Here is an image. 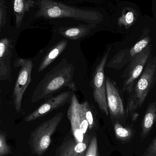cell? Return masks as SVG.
<instances>
[{"label":"cell","mask_w":156,"mask_h":156,"mask_svg":"<svg viewBox=\"0 0 156 156\" xmlns=\"http://www.w3.org/2000/svg\"><path fill=\"white\" fill-rule=\"evenodd\" d=\"M136 12L132 8H125L121 16L118 18V24L120 26H124L126 28H129L135 23L137 19Z\"/></svg>","instance_id":"cell-15"},{"label":"cell","mask_w":156,"mask_h":156,"mask_svg":"<svg viewBox=\"0 0 156 156\" xmlns=\"http://www.w3.org/2000/svg\"><path fill=\"white\" fill-rule=\"evenodd\" d=\"M115 132L116 135L120 138H126L129 136V131L118 123L115 125Z\"/></svg>","instance_id":"cell-21"},{"label":"cell","mask_w":156,"mask_h":156,"mask_svg":"<svg viewBox=\"0 0 156 156\" xmlns=\"http://www.w3.org/2000/svg\"><path fill=\"white\" fill-rule=\"evenodd\" d=\"M10 152V147L6 144L5 138L2 135L0 134V156L7 154Z\"/></svg>","instance_id":"cell-22"},{"label":"cell","mask_w":156,"mask_h":156,"mask_svg":"<svg viewBox=\"0 0 156 156\" xmlns=\"http://www.w3.org/2000/svg\"><path fill=\"white\" fill-rule=\"evenodd\" d=\"M92 27L89 25H82L75 27L60 28L58 32L59 34L68 39L76 40L87 35Z\"/></svg>","instance_id":"cell-13"},{"label":"cell","mask_w":156,"mask_h":156,"mask_svg":"<svg viewBox=\"0 0 156 156\" xmlns=\"http://www.w3.org/2000/svg\"><path fill=\"white\" fill-rule=\"evenodd\" d=\"M150 42V36L144 37L137 42L129 51L130 60H132L133 58L144 50L148 45Z\"/></svg>","instance_id":"cell-18"},{"label":"cell","mask_w":156,"mask_h":156,"mask_svg":"<svg viewBox=\"0 0 156 156\" xmlns=\"http://www.w3.org/2000/svg\"><path fill=\"white\" fill-rule=\"evenodd\" d=\"M64 117L63 112H59L45 121L35 129L31 136L32 149L37 154L42 155L49 147L51 136Z\"/></svg>","instance_id":"cell-4"},{"label":"cell","mask_w":156,"mask_h":156,"mask_svg":"<svg viewBox=\"0 0 156 156\" xmlns=\"http://www.w3.org/2000/svg\"><path fill=\"white\" fill-rule=\"evenodd\" d=\"M81 105L83 112L89 123V129H92L94 125V107H92L87 101L81 104Z\"/></svg>","instance_id":"cell-19"},{"label":"cell","mask_w":156,"mask_h":156,"mask_svg":"<svg viewBox=\"0 0 156 156\" xmlns=\"http://www.w3.org/2000/svg\"><path fill=\"white\" fill-rule=\"evenodd\" d=\"M3 11L1 7V4H0V32H1V27L2 26V19Z\"/></svg>","instance_id":"cell-24"},{"label":"cell","mask_w":156,"mask_h":156,"mask_svg":"<svg viewBox=\"0 0 156 156\" xmlns=\"http://www.w3.org/2000/svg\"><path fill=\"white\" fill-rule=\"evenodd\" d=\"M9 40L7 38H3L0 41V58L2 57L8 49Z\"/></svg>","instance_id":"cell-23"},{"label":"cell","mask_w":156,"mask_h":156,"mask_svg":"<svg viewBox=\"0 0 156 156\" xmlns=\"http://www.w3.org/2000/svg\"><path fill=\"white\" fill-rule=\"evenodd\" d=\"M110 48L106 53L98 64L93 79V94L95 102L100 109L106 115H109L106 95V87L105 77V68L109 56Z\"/></svg>","instance_id":"cell-5"},{"label":"cell","mask_w":156,"mask_h":156,"mask_svg":"<svg viewBox=\"0 0 156 156\" xmlns=\"http://www.w3.org/2000/svg\"><path fill=\"white\" fill-rule=\"evenodd\" d=\"M106 100L108 111L114 118H119L125 114L123 104L119 91L108 78L105 80Z\"/></svg>","instance_id":"cell-10"},{"label":"cell","mask_w":156,"mask_h":156,"mask_svg":"<svg viewBox=\"0 0 156 156\" xmlns=\"http://www.w3.org/2000/svg\"><path fill=\"white\" fill-rule=\"evenodd\" d=\"M39 6V10L35 15L37 17H67L91 24L97 23L103 20L102 15L98 11L79 9L53 0H40Z\"/></svg>","instance_id":"cell-2"},{"label":"cell","mask_w":156,"mask_h":156,"mask_svg":"<svg viewBox=\"0 0 156 156\" xmlns=\"http://www.w3.org/2000/svg\"><path fill=\"white\" fill-rule=\"evenodd\" d=\"M156 118V101L148 105L144 120V128L147 130L153 126Z\"/></svg>","instance_id":"cell-17"},{"label":"cell","mask_w":156,"mask_h":156,"mask_svg":"<svg viewBox=\"0 0 156 156\" xmlns=\"http://www.w3.org/2000/svg\"><path fill=\"white\" fill-rule=\"evenodd\" d=\"M97 137H93L90 142L85 156H98Z\"/></svg>","instance_id":"cell-20"},{"label":"cell","mask_w":156,"mask_h":156,"mask_svg":"<svg viewBox=\"0 0 156 156\" xmlns=\"http://www.w3.org/2000/svg\"><path fill=\"white\" fill-rule=\"evenodd\" d=\"M34 4L33 0H14L13 9L16 17V27H20L25 13Z\"/></svg>","instance_id":"cell-14"},{"label":"cell","mask_w":156,"mask_h":156,"mask_svg":"<svg viewBox=\"0 0 156 156\" xmlns=\"http://www.w3.org/2000/svg\"><path fill=\"white\" fill-rule=\"evenodd\" d=\"M75 67L63 59L57 66L47 73L37 85L31 99L36 102L43 99H48L54 94L65 87L76 91V83L73 80Z\"/></svg>","instance_id":"cell-1"},{"label":"cell","mask_w":156,"mask_h":156,"mask_svg":"<svg viewBox=\"0 0 156 156\" xmlns=\"http://www.w3.org/2000/svg\"><path fill=\"white\" fill-rule=\"evenodd\" d=\"M73 94V92L71 91H67L49 98L37 110L27 115L25 118V121L27 122L34 121L60 108L71 100Z\"/></svg>","instance_id":"cell-9"},{"label":"cell","mask_w":156,"mask_h":156,"mask_svg":"<svg viewBox=\"0 0 156 156\" xmlns=\"http://www.w3.org/2000/svg\"><path fill=\"white\" fill-rule=\"evenodd\" d=\"M155 15H156V7H155Z\"/></svg>","instance_id":"cell-25"},{"label":"cell","mask_w":156,"mask_h":156,"mask_svg":"<svg viewBox=\"0 0 156 156\" xmlns=\"http://www.w3.org/2000/svg\"><path fill=\"white\" fill-rule=\"evenodd\" d=\"M16 64L20 69L14 88L13 99L16 110L19 113L22 109L23 95L31 82V73L34 64L31 59L23 58H19Z\"/></svg>","instance_id":"cell-7"},{"label":"cell","mask_w":156,"mask_h":156,"mask_svg":"<svg viewBox=\"0 0 156 156\" xmlns=\"http://www.w3.org/2000/svg\"><path fill=\"white\" fill-rule=\"evenodd\" d=\"M136 84L133 92L131 93L128 104L130 112L135 111L143 105L147 94L154 86L156 80V58H152L147 63Z\"/></svg>","instance_id":"cell-3"},{"label":"cell","mask_w":156,"mask_h":156,"mask_svg":"<svg viewBox=\"0 0 156 156\" xmlns=\"http://www.w3.org/2000/svg\"><path fill=\"white\" fill-rule=\"evenodd\" d=\"M87 145L85 143H77L71 139L61 146L56 156H85Z\"/></svg>","instance_id":"cell-11"},{"label":"cell","mask_w":156,"mask_h":156,"mask_svg":"<svg viewBox=\"0 0 156 156\" xmlns=\"http://www.w3.org/2000/svg\"><path fill=\"white\" fill-rule=\"evenodd\" d=\"M129 52L127 49L121 50L116 54L112 61L108 63L107 66L110 68L118 69L124 66L127 61L128 62V58L130 60Z\"/></svg>","instance_id":"cell-16"},{"label":"cell","mask_w":156,"mask_h":156,"mask_svg":"<svg viewBox=\"0 0 156 156\" xmlns=\"http://www.w3.org/2000/svg\"><path fill=\"white\" fill-rule=\"evenodd\" d=\"M68 41L66 39L61 40L52 46L48 50L46 55L40 63L38 68V72H42L53 63L67 46Z\"/></svg>","instance_id":"cell-12"},{"label":"cell","mask_w":156,"mask_h":156,"mask_svg":"<svg viewBox=\"0 0 156 156\" xmlns=\"http://www.w3.org/2000/svg\"><path fill=\"white\" fill-rule=\"evenodd\" d=\"M151 52V46L148 45L132 58L128 66L126 78L124 83V90L128 93L132 92L134 82L142 74Z\"/></svg>","instance_id":"cell-8"},{"label":"cell","mask_w":156,"mask_h":156,"mask_svg":"<svg viewBox=\"0 0 156 156\" xmlns=\"http://www.w3.org/2000/svg\"><path fill=\"white\" fill-rule=\"evenodd\" d=\"M67 116L71 124V130L75 140L77 143H82L84 135L89 128V123L83 112L81 103L74 94L70 100Z\"/></svg>","instance_id":"cell-6"}]
</instances>
